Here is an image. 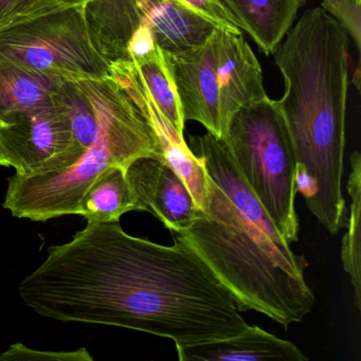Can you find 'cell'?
I'll list each match as a JSON object with an SVG mask.
<instances>
[{
	"mask_svg": "<svg viewBox=\"0 0 361 361\" xmlns=\"http://www.w3.org/2000/svg\"><path fill=\"white\" fill-rule=\"evenodd\" d=\"M109 75L135 104L155 106L172 128L183 136L185 121L180 101L160 48L134 62L113 63L109 65Z\"/></svg>",
	"mask_w": 361,
	"mask_h": 361,
	"instance_id": "11",
	"label": "cell"
},
{
	"mask_svg": "<svg viewBox=\"0 0 361 361\" xmlns=\"http://www.w3.org/2000/svg\"><path fill=\"white\" fill-rule=\"evenodd\" d=\"M164 56L183 119L200 122L221 142L238 109L268 97L261 64L243 35L215 28L202 45Z\"/></svg>",
	"mask_w": 361,
	"mask_h": 361,
	"instance_id": "6",
	"label": "cell"
},
{
	"mask_svg": "<svg viewBox=\"0 0 361 361\" xmlns=\"http://www.w3.org/2000/svg\"><path fill=\"white\" fill-rule=\"evenodd\" d=\"M126 173L141 211H149L173 232L191 225L200 208L166 159L143 156L130 162Z\"/></svg>",
	"mask_w": 361,
	"mask_h": 361,
	"instance_id": "10",
	"label": "cell"
},
{
	"mask_svg": "<svg viewBox=\"0 0 361 361\" xmlns=\"http://www.w3.org/2000/svg\"><path fill=\"white\" fill-rule=\"evenodd\" d=\"M87 3L88 0H18L16 8L1 28L29 18H37L42 14L67 8L84 7Z\"/></svg>",
	"mask_w": 361,
	"mask_h": 361,
	"instance_id": "20",
	"label": "cell"
},
{
	"mask_svg": "<svg viewBox=\"0 0 361 361\" xmlns=\"http://www.w3.org/2000/svg\"><path fill=\"white\" fill-rule=\"evenodd\" d=\"M64 80L0 59V123L56 102Z\"/></svg>",
	"mask_w": 361,
	"mask_h": 361,
	"instance_id": "13",
	"label": "cell"
},
{
	"mask_svg": "<svg viewBox=\"0 0 361 361\" xmlns=\"http://www.w3.org/2000/svg\"><path fill=\"white\" fill-rule=\"evenodd\" d=\"M0 143L9 168L20 176L56 172L75 164L71 122L59 99L0 123Z\"/></svg>",
	"mask_w": 361,
	"mask_h": 361,
	"instance_id": "9",
	"label": "cell"
},
{
	"mask_svg": "<svg viewBox=\"0 0 361 361\" xmlns=\"http://www.w3.org/2000/svg\"><path fill=\"white\" fill-rule=\"evenodd\" d=\"M92 43L109 65L161 49L175 54L202 45L215 28L242 35L225 0H88Z\"/></svg>",
	"mask_w": 361,
	"mask_h": 361,
	"instance_id": "5",
	"label": "cell"
},
{
	"mask_svg": "<svg viewBox=\"0 0 361 361\" xmlns=\"http://www.w3.org/2000/svg\"><path fill=\"white\" fill-rule=\"evenodd\" d=\"M18 0H0V28L5 24Z\"/></svg>",
	"mask_w": 361,
	"mask_h": 361,
	"instance_id": "22",
	"label": "cell"
},
{
	"mask_svg": "<svg viewBox=\"0 0 361 361\" xmlns=\"http://www.w3.org/2000/svg\"><path fill=\"white\" fill-rule=\"evenodd\" d=\"M288 244L299 238L297 159L286 122L269 97L238 109L221 141Z\"/></svg>",
	"mask_w": 361,
	"mask_h": 361,
	"instance_id": "7",
	"label": "cell"
},
{
	"mask_svg": "<svg viewBox=\"0 0 361 361\" xmlns=\"http://www.w3.org/2000/svg\"><path fill=\"white\" fill-rule=\"evenodd\" d=\"M0 59L64 81L109 75V64L90 37L84 7L42 14L0 29Z\"/></svg>",
	"mask_w": 361,
	"mask_h": 361,
	"instance_id": "8",
	"label": "cell"
},
{
	"mask_svg": "<svg viewBox=\"0 0 361 361\" xmlns=\"http://www.w3.org/2000/svg\"><path fill=\"white\" fill-rule=\"evenodd\" d=\"M80 83L92 97L98 111L96 140L69 168L10 177L4 208L14 217L47 221L65 215H78L82 196L106 169H126L143 156L164 159L155 130L111 75Z\"/></svg>",
	"mask_w": 361,
	"mask_h": 361,
	"instance_id": "4",
	"label": "cell"
},
{
	"mask_svg": "<svg viewBox=\"0 0 361 361\" xmlns=\"http://www.w3.org/2000/svg\"><path fill=\"white\" fill-rule=\"evenodd\" d=\"M181 361H307L293 342L281 339L259 326L225 339L192 345H177Z\"/></svg>",
	"mask_w": 361,
	"mask_h": 361,
	"instance_id": "12",
	"label": "cell"
},
{
	"mask_svg": "<svg viewBox=\"0 0 361 361\" xmlns=\"http://www.w3.org/2000/svg\"><path fill=\"white\" fill-rule=\"evenodd\" d=\"M58 99L71 122L73 157L75 164L96 140L99 130L98 111L92 97L80 81H65L61 86Z\"/></svg>",
	"mask_w": 361,
	"mask_h": 361,
	"instance_id": "17",
	"label": "cell"
},
{
	"mask_svg": "<svg viewBox=\"0 0 361 361\" xmlns=\"http://www.w3.org/2000/svg\"><path fill=\"white\" fill-rule=\"evenodd\" d=\"M140 204L126 178V169L111 166L94 178L82 196L78 215L87 221L114 223Z\"/></svg>",
	"mask_w": 361,
	"mask_h": 361,
	"instance_id": "15",
	"label": "cell"
},
{
	"mask_svg": "<svg viewBox=\"0 0 361 361\" xmlns=\"http://www.w3.org/2000/svg\"><path fill=\"white\" fill-rule=\"evenodd\" d=\"M361 0H322L320 7L341 25L360 51Z\"/></svg>",
	"mask_w": 361,
	"mask_h": 361,
	"instance_id": "19",
	"label": "cell"
},
{
	"mask_svg": "<svg viewBox=\"0 0 361 361\" xmlns=\"http://www.w3.org/2000/svg\"><path fill=\"white\" fill-rule=\"evenodd\" d=\"M164 149V159L185 181L198 208L208 194L209 176L200 158L191 151L185 137L179 135L166 120L153 126Z\"/></svg>",
	"mask_w": 361,
	"mask_h": 361,
	"instance_id": "16",
	"label": "cell"
},
{
	"mask_svg": "<svg viewBox=\"0 0 361 361\" xmlns=\"http://www.w3.org/2000/svg\"><path fill=\"white\" fill-rule=\"evenodd\" d=\"M0 166H7V168H9V164H8L7 160H6L5 154H4L1 143H0Z\"/></svg>",
	"mask_w": 361,
	"mask_h": 361,
	"instance_id": "23",
	"label": "cell"
},
{
	"mask_svg": "<svg viewBox=\"0 0 361 361\" xmlns=\"http://www.w3.org/2000/svg\"><path fill=\"white\" fill-rule=\"evenodd\" d=\"M174 233L204 262L240 312H261L287 329L314 308L305 257L279 246L245 219L210 177L195 219Z\"/></svg>",
	"mask_w": 361,
	"mask_h": 361,
	"instance_id": "3",
	"label": "cell"
},
{
	"mask_svg": "<svg viewBox=\"0 0 361 361\" xmlns=\"http://www.w3.org/2000/svg\"><path fill=\"white\" fill-rule=\"evenodd\" d=\"M226 5L266 56L274 54L306 0H225Z\"/></svg>",
	"mask_w": 361,
	"mask_h": 361,
	"instance_id": "14",
	"label": "cell"
},
{
	"mask_svg": "<svg viewBox=\"0 0 361 361\" xmlns=\"http://www.w3.org/2000/svg\"><path fill=\"white\" fill-rule=\"evenodd\" d=\"M0 360H59V361H92L86 348H82L73 352H43V350H32L23 343H14L0 355Z\"/></svg>",
	"mask_w": 361,
	"mask_h": 361,
	"instance_id": "21",
	"label": "cell"
},
{
	"mask_svg": "<svg viewBox=\"0 0 361 361\" xmlns=\"http://www.w3.org/2000/svg\"><path fill=\"white\" fill-rule=\"evenodd\" d=\"M352 173L348 181L350 194V216L348 219V231L344 234L341 248V259L344 270L350 274L354 287V304L361 310L360 274V211H361V156L355 152L350 157Z\"/></svg>",
	"mask_w": 361,
	"mask_h": 361,
	"instance_id": "18",
	"label": "cell"
},
{
	"mask_svg": "<svg viewBox=\"0 0 361 361\" xmlns=\"http://www.w3.org/2000/svg\"><path fill=\"white\" fill-rule=\"evenodd\" d=\"M274 52L285 81L276 101L297 166L314 183L308 210L331 234L348 223L342 194L350 37L321 7L307 10Z\"/></svg>",
	"mask_w": 361,
	"mask_h": 361,
	"instance_id": "2",
	"label": "cell"
},
{
	"mask_svg": "<svg viewBox=\"0 0 361 361\" xmlns=\"http://www.w3.org/2000/svg\"><path fill=\"white\" fill-rule=\"evenodd\" d=\"M173 246L96 223L62 245L18 286L25 305L61 322L109 325L169 338L177 345L243 333L227 289L178 236Z\"/></svg>",
	"mask_w": 361,
	"mask_h": 361,
	"instance_id": "1",
	"label": "cell"
}]
</instances>
